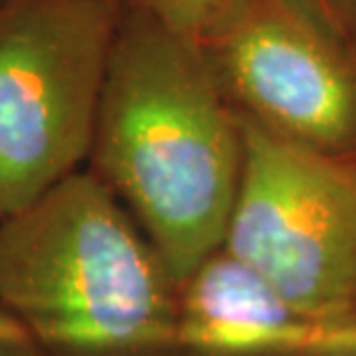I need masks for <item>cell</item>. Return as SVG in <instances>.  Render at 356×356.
<instances>
[{
    "mask_svg": "<svg viewBox=\"0 0 356 356\" xmlns=\"http://www.w3.org/2000/svg\"><path fill=\"white\" fill-rule=\"evenodd\" d=\"M86 169L130 211L178 287L222 248L243 125L197 42L120 7Z\"/></svg>",
    "mask_w": 356,
    "mask_h": 356,
    "instance_id": "1",
    "label": "cell"
},
{
    "mask_svg": "<svg viewBox=\"0 0 356 356\" xmlns=\"http://www.w3.org/2000/svg\"><path fill=\"white\" fill-rule=\"evenodd\" d=\"M178 291L86 167L0 220V310L44 356H181Z\"/></svg>",
    "mask_w": 356,
    "mask_h": 356,
    "instance_id": "2",
    "label": "cell"
},
{
    "mask_svg": "<svg viewBox=\"0 0 356 356\" xmlns=\"http://www.w3.org/2000/svg\"><path fill=\"white\" fill-rule=\"evenodd\" d=\"M120 0H0V220L86 167Z\"/></svg>",
    "mask_w": 356,
    "mask_h": 356,
    "instance_id": "3",
    "label": "cell"
},
{
    "mask_svg": "<svg viewBox=\"0 0 356 356\" xmlns=\"http://www.w3.org/2000/svg\"><path fill=\"white\" fill-rule=\"evenodd\" d=\"M243 125V172L222 250L303 312H356V155Z\"/></svg>",
    "mask_w": 356,
    "mask_h": 356,
    "instance_id": "4",
    "label": "cell"
},
{
    "mask_svg": "<svg viewBox=\"0 0 356 356\" xmlns=\"http://www.w3.org/2000/svg\"><path fill=\"white\" fill-rule=\"evenodd\" d=\"M199 47L241 120L356 155V51L298 0H236Z\"/></svg>",
    "mask_w": 356,
    "mask_h": 356,
    "instance_id": "5",
    "label": "cell"
},
{
    "mask_svg": "<svg viewBox=\"0 0 356 356\" xmlns=\"http://www.w3.org/2000/svg\"><path fill=\"white\" fill-rule=\"evenodd\" d=\"M178 354L356 356V312L298 310L220 248L178 291Z\"/></svg>",
    "mask_w": 356,
    "mask_h": 356,
    "instance_id": "6",
    "label": "cell"
},
{
    "mask_svg": "<svg viewBox=\"0 0 356 356\" xmlns=\"http://www.w3.org/2000/svg\"><path fill=\"white\" fill-rule=\"evenodd\" d=\"M234 3L236 0H120L123 7L148 14L197 44Z\"/></svg>",
    "mask_w": 356,
    "mask_h": 356,
    "instance_id": "7",
    "label": "cell"
},
{
    "mask_svg": "<svg viewBox=\"0 0 356 356\" xmlns=\"http://www.w3.org/2000/svg\"><path fill=\"white\" fill-rule=\"evenodd\" d=\"M298 3L356 51V0H298Z\"/></svg>",
    "mask_w": 356,
    "mask_h": 356,
    "instance_id": "8",
    "label": "cell"
},
{
    "mask_svg": "<svg viewBox=\"0 0 356 356\" xmlns=\"http://www.w3.org/2000/svg\"><path fill=\"white\" fill-rule=\"evenodd\" d=\"M0 356H44L3 310H0Z\"/></svg>",
    "mask_w": 356,
    "mask_h": 356,
    "instance_id": "9",
    "label": "cell"
}]
</instances>
